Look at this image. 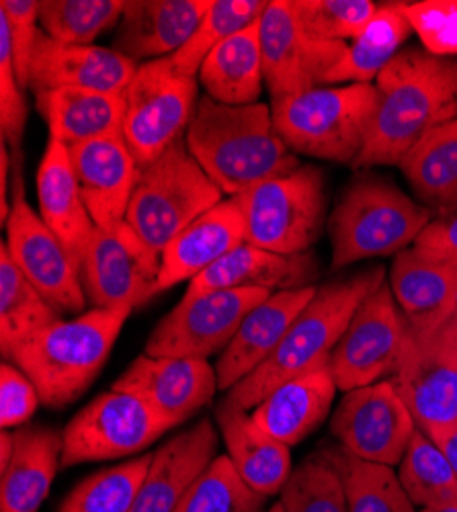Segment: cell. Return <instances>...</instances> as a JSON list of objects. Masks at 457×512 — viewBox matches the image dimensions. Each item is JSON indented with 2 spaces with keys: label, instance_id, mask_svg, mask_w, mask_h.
Here are the masks:
<instances>
[{
  "label": "cell",
  "instance_id": "42",
  "mask_svg": "<svg viewBox=\"0 0 457 512\" xmlns=\"http://www.w3.org/2000/svg\"><path fill=\"white\" fill-rule=\"evenodd\" d=\"M267 498L242 480L228 455H218L175 512H261Z\"/></svg>",
  "mask_w": 457,
  "mask_h": 512
},
{
  "label": "cell",
  "instance_id": "11",
  "mask_svg": "<svg viewBox=\"0 0 457 512\" xmlns=\"http://www.w3.org/2000/svg\"><path fill=\"white\" fill-rule=\"evenodd\" d=\"M173 426L126 392H105L62 431V467L128 457L154 445Z\"/></svg>",
  "mask_w": 457,
  "mask_h": 512
},
{
  "label": "cell",
  "instance_id": "7",
  "mask_svg": "<svg viewBox=\"0 0 457 512\" xmlns=\"http://www.w3.org/2000/svg\"><path fill=\"white\" fill-rule=\"evenodd\" d=\"M222 201V189L207 177L183 138L140 168L126 222L160 256L189 224Z\"/></svg>",
  "mask_w": 457,
  "mask_h": 512
},
{
  "label": "cell",
  "instance_id": "17",
  "mask_svg": "<svg viewBox=\"0 0 457 512\" xmlns=\"http://www.w3.org/2000/svg\"><path fill=\"white\" fill-rule=\"evenodd\" d=\"M259 23L265 84L273 101L322 87L349 48L310 37L294 15L292 0H271Z\"/></svg>",
  "mask_w": 457,
  "mask_h": 512
},
{
  "label": "cell",
  "instance_id": "41",
  "mask_svg": "<svg viewBox=\"0 0 457 512\" xmlns=\"http://www.w3.org/2000/svg\"><path fill=\"white\" fill-rule=\"evenodd\" d=\"M279 502L285 512H349L341 472L328 451H318L292 469Z\"/></svg>",
  "mask_w": 457,
  "mask_h": 512
},
{
  "label": "cell",
  "instance_id": "21",
  "mask_svg": "<svg viewBox=\"0 0 457 512\" xmlns=\"http://www.w3.org/2000/svg\"><path fill=\"white\" fill-rule=\"evenodd\" d=\"M218 431L210 418L197 420L152 453L132 512H175L191 486L218 457Z\"/></svg>",
  "mask_w": 457,
  "mask_h": 512
},
{
  "label": "cell",
  "instance_id": "39",
  "mask_svg": "<svg viewBox=\"0 0 457 512\" xmlns=\"http://www.w3.org/2000/svg\"><path fill=\"white\" fill-rule=\"evenodd\" d=\"M150 461L152 453H146L101 469L74 486L58 512H132Z\"/></svg>",
  "mask_w": 457,
  "mask_h": 512
},
{
  "label": "cell",
  "instance_id": "20",
  "mask_svg": "<svg viewBox=\"0 0 457 512\" xmlns=\"http://www.w3.org/2000/svg\"><path fill=\"white\" fill-rule=\"evenodd\" d=\"M82 199L97 228L126 222L140 166L123 136H107L70 146Z\"/></svg>",
  "mask_w": 457,
  "mask_h": 512
},
{
  "label": "cell",
  "instance_id": "14",
  "mask_svg": "<svg viewBox=\"0 0 457 512\" xmlns=\"http://www.w3.org/2000/svg\"><path fill=\"white\" fill-rule=\"evenodd\" d=\"M390 379L429 439L457 424V336L443 328L429 334L408 328L400 367Z\"/></svg>",
  "mask_w": 457,
  "mask_h": 512
},
{
  "label": "cell",
  "instance_id": "29",
  "mask_svg": "<svg viewBox=\"0 0 457 512\" xmlns=\"http://www.w3.org/2000/svg\"><path fill=\"white\" fill-rule=\"evenodd\" d=\"M337 383L328 367L283 381L253 408L259 426L287 447L310 437L330 412Z\"/></svg>",
  "mask_w": 457,
  "mask_h": 512
},
{
  "label": "cell",
  "instance_id": "51",
  "mask_svg": "<svg viewBox=\"0 0 457 512\" xmlns=\"http://www.w3.org/2000/svg\"><path fill=\"white\" fill-rule=\"evenodd\" d=\"M13 451H15L13 433L3 429V433H0V472H5V469H7V465L13 457Z\"/></svg>",
  "mask_w": 457,
  "mask_h": 512
},
{
  "label": "cell",
  "instance_id": "1",
  "mask_svg": "<svg viewBox=\"0 0 457 512\" xmlns=\"http://www.w3.org/2000/svg\"><path fill=\"white\" fill-rule=\"evenodd\" d=\"M373 84L378 105L355 170L398 166L431 130L457 119V58L402 48Z\"/></svg>",
  "mask_w": 457,
  "mask_h": 512
},
{
  "label": "cell",
  "instance_id": "30",
  "mask_svg": "<svg viewBox=\"0 0 457 512\" xmlns=\"http://www.w3.org/2000/svg\"><path fill=\"white\" fill-rule=\"evenodd\" d=\"M13 441V457L0 472V512H37L62 467V433L23 426Z\"/></svg>",
  "mask_w": 457,
  "mask_h": 512
},
{
  "label": "cell",
  "instance_id": "54",
  "mask_svg": "<svg viewBox=\"0 0 457 512\" xmlns=\"http://www.w3.org/2000/svg\"><path fill=\"white\" fill-rule=\"evenodd\" d=\"M261 512H285V508H283L281 502H275L273 506H269L267 510H261Z\"/></svg>",
  "mask_w": 457,
  "mask_h": 512
},
{
  "label": "cell",
  "instance_id": "52",
  "mask_svg": "<svg viewBox=\"0 0 457 512\" xmlns=\"http://www.w3.org/2000/svg\"><path fill=\"white\" fill-rule=\"evenodd\" d=\"M439 328H443V330H447L449 334L457 336V293H455V304H453V310H451L449 318H447Z\"/></svg>",
  "mask_w": 457,
  "mask_h": 512
},
{
  "label": "cell",
  "instance_id": "26",
  "mask_svg": "<svg viewBox=\"0 0 457 512\" xmlns=\"http://www.w3.org/2000/svg\"><path fill=\"white\" fill-rule=\"evenodd\" d=\"M37 203L39 218L60 238L80 269L97 226L82 199L68 146L52 138L37 168Z\"/></svg>",
  "mask_w": 457,
  "mask_h": 512
},
{
  "label": "cell",
  "instance_id": "31",
  "mask_svg": "<svg viewBox=\"0 0 457 512\" xmlns=\"http://www.w3.org/2000/svg\"><path fill=\"white\" fill-rule=\"evenodd\" d=\"M35 103L48 123L50 138L68 148L123 132L126 95L58 89L37 93Z\"/></svg>",
  "mask_w": 457,
  "mask_h": 512
},
{
  "label": "cell",
  "instance_id": "8",
  "mask_svg": "<svg viewBox=\"0 0 457 512\" xmlns=\"http://www.w3.org/2000/svg\"><path fill=\"white\" fill-rule=\"evenodd\" d=\"M246 230V242L285 256L306 254L320 238L326 216L324 177L300 164L234 197Z\"/></svg>",
  "mask_w": 457,
  "mask_h": 512
},
{
  "label": "cell",
  "instance_id": "2",
  "mask_svg": "<svg viewBox=\"0 0 457 512\" xmlns=\"http://www.w3.org/2000/svg\"><path fill=\"white\" fill-rule=\"evenodd\" d=\"M185 142L207 177L228 197L300 166L275 130L271 107L263 103L224 105L203 95Z\"/></svg>",
  "mask_w": 457,
  "mask_h": 512
},
{
  "label": "cell",
  "instance_id": "53",
  "mask_svg": "<svg viewBox=\"0 0 457 512\" xmlns=\"http://www.w3.org/2000/svg\"><path fill=\"white\" fill-rule=\"evenodd\" d=\"M421 512H457V506H447V508H421Z\"/></svg>",
  "mask_w": 457,
  "mask_h": 512
},
{
  "label": "cell",
  "instance_id": "19",
  "mask_svg": "<svg viewBox=\"0 0 457 512\" xmlns=\"http://www.w3.org/2000/svg\"><path fill=\"white\" fill-rule=\"evenodd\" d=\"M140 64L99 46H66L41 31L29 68L27 91L33 95L80 89L126 95Z\"/></svg>",
  "mask_w": 457,
  "mask_h": 512
},
{
  "label": "cell",
  "instance_id": "46",
  "mask_svg": "<svg viewBox=\"0 0 457 512\" xmlns=\"http://www.w3.org/2000/svg\"><path fill=\"white\" fill-rule=\"evenodd\" d=\"M0 19L7 21L11 46H13V58H15V70H17L21 87L27 91L31 60H33L37 39L41 35L39 3H35V0H3V3H0Z\"/></svg>",
  "mask_w": 457,
  "mask_h": 512
},
{
  "label": "cell",
  "instance_id": "36",
  "mask_svg": "<svg viewBox=\"0 0 457 512\" xmlns=\"http://www.w3.org/2000/svg\"><path fill=\"white\" fill-rule=\"evenodd\" d=\"M398 478L414 506H457V474L441 447L417 431L400 461Z\"/></svg>",
  "mask_w": 457,
  "mask_h": 512
},
{
  "label": "cell",
  "instance_id": "15",
  "mask_svg": "<svg viewBox=\"0 0 457 512\" xmlns=\"http://www.w3.org/2000/svg\"><path fill=\"white\" fill-rule=\"evenodd\" d=\"M15 187L13 209L5 226V244L11 259L60 316L85 314L89 300L80 269L60 238L29 207L19 173Z\"/></svg>",
  "mask_w": 457,
  "mask_h": 512
},
{
  "label": "cell",
  "instance_id": "16",
  "mask_svg": "<svg viewBox=\"0 0 457 512\" xmlns=\"http://www.w3.org/2000/svg\"><path fill=\"white\" fill-rule=\"evenodd\" d=\"M417 431L392 379L347 392L330 418V433L343 451L390 467L400 465Z\"/></svg>",
  "mask_w": 457,
  "mask_h": 512
},
{
  "label": "cell",
  "instance_id": "35",
  "mask_svg": "<svg viewBox=\"0 0 457 512\" xmlns=\"http://www.w3.org/2000/svg\"><path fill=\"white\" fill-rule=\"evenodd\" d=\"M60 318L62 316L46 302V297L21 273L3 242L0 246V349H3V357L11 359L29 338Z\"/></svg>",
  "mask_w": 457,
  "mask_h": 512
},
{
  "label": "cell",
  "instance_id": "45",
  "mask_svg": "<svg viewBox=\"0 0 457 512\" xmlns=\"http://www.w3.org/2000/svg\"><path fill=\"white\" fill-rule=\"evenodd\" d=\"M23 91L15 70L9 27L5 19H0V130H3V142L13 148V156L19 154L27 123Z\"/></svg>",
  "mask_w": 457,
  "mask_h": 512
},
{
  "label": "cell",
  "instance_id": "18",
  "mask_svg": "<svg viewBox=\"0 0 457 512\" xmlns=\"http://www.w3.org/2000/svg\"><path fill=\"white\" fill-rule=\"evenodd\" d=\"M113 390L140 398L175 429L212 402L218 390V373L216 365L203 359L142 353L115 379Z\"/></svg>",
  "mask_w": 457,
  "mask_h": 512
},
{
  "label": "cell",
  "instance_id": "38",
  "mask_svg": "<svg viewBox=\"0 0 457 512\" xmlns=\"http://www.w3.org/2000/svg\"><path fill=\"white\" fill-rule=\"evenodd\" d=\"M126 0H41L39 27L66 46H95L109 27L119 25Z\"/></svg>",
  "mask_w": 457,
  "mask_h": 512
},
{
  "label": "cell",
  "instance_id": "25",
  "mask_svg": "<svg viewBox=\"0 0 457 512\" xmlns=\"http://www.w3.org/2000/svg\"><path fill=\"white\" fill-rule=\"evenodd\" d=\"M318 275L312 254L285 256L253 244H240L214 267L189 281L183 297H195L224 289H285L310 287Z\"/></svg>",
  "mask_w": 457,
  "mask_h": 512
},
{
  "label": "cell",
  "instance_id": "13",
  "mask_svg": "<svg viewBox=\"0 0 457 512\" xmlns=\"http://www.w3.org/2000/svg\"><path fill=\"white\" fill-rule=\"evenodd\" d=\"M160 256L121 222L95 228L82 256L80 277L93 308L132 310L156 297Z\"/></svg>",
  "mask_w": 457,
  "mask_h": 512
},
{
  "label": "cell",
  "instance_id": "23",
  "mask_svg": "<svg viewBox=\"0 0 457 512\" xmlns=\"http://www.w3.org/2000/svg\"><path fill=\"white\" fill-rule=\"evenodd\" d=\"M314 293V285L275 291L263 304L246 314L232 343L216 363L218 390L230 392L275 353L285 332L308 306Z\"/></svg>",
  "mask_w": 457,
  "mask_h": 512
},
{
  "label": "cell",
  "instance_id": "48",
  "mask_svg": "<svg viewBox=\"0 0 457 512\" xmlns=\"http://www.w3.org/2000/svg\"><path fill=\"white\" fill-rule=\"evenodd\" d=\"M412 248L431 256V259L457 265V207L433 218Z\"/></svg>",
  "mask_w": 457,
  "mask_h": 512
},
{
  "label": "cell",
  "instance_id": "10",
  "mask_svg": "<svg viewBox=\"0 0 457 512\" xmlns=\"http://www.w3.org/2000/svg\"><path fill=\"white\" fill-rule=\"evenodd\" d=\"M267 289H224L183 300L166 314L146 340L150 357L203 359L224 353L246 314L263 304Z\"/></svg>",
  "mask_w": 457,
  "mask_h": 512
},
{
  "label": "cell",
  "instance_id": "33",
  "mask_svg": "<svg viewBox=\"0 0 457 512\" xmlns=\"http://www.w3.org/2000/svg\"><path fill=\"white\" fill-rule=\"evenodd\" d=\"M414 195L433 213L457 207V119L431 130L398 164Z\"/></svg>",
  "mask_w": 457,
  "mask_h": 512
},
{
  "label": "cell",
  "instance_id": "50",
  "mask_svg": "<svg viewBox=\"0 0 457 512\" xmlns=\"http://www.w3.org/2000/svg\"><path fill=\"white\" fill-rule=\"evenodd\" d=\"M435 443H437V445L441 447V451L447 455L449 463L453 465L455 474H457V424L451 426V429L445 431L443 435H439V437L435 439Z\"/></svg>",
  "mask_w": 457,
  "mask_h": 512
},
{
  "label": "cell",
  "instance_id": "12",
  "mask_svg": "<svg viewBox=\"0 0 457 512\" xmlns=\"http://www.w3.org/2000/svg\"><path fill=\"white\" fill-rule=\"evenodd\" d=\"M408 338V322L398 308L390 283H382L357 308L328 369L341 392L373 386L394 377Z\"/></svg>",
  "mask_w": 457,
  "mask_h": 512
},
{
  "label": "cell",
  "instance_id": "22",
  "mask_svg": "<svg viewBox=\"0 0 457 512\" xmlns=\"http://www.w3.org/2000/svg\"><path fill=\"white\" fill-rule=\"evenodd\" d=\"M212 0H130L113 37V50L140 62L177 54L199 27Z\"/></svg>",
  "mask_w": 457,
  "mask_h": 512
},
{
  "label": "cell",
  "instance_id": "24",
  "mask_svg": "<svg viewBox=\"0 0 457 512\" xmlns=\"http://www.w3.org/2000/svg\"><path fill=\"white\" fill-rule=\"evenodd\" d=\"M244 242L242 211L236 199L228 197L205 211L162 250L156 295L183 281H193Z\"/></svg>",
  "mask_w": 457,
  "mask_h": 512
},
{
  "label": "cell",
  "instance_id": "4",
  "mask_svg": "<svg viewBox=\"0 0 457 512\" xmlns=\"http://www.w3.org/2000/svg\"><path fill=\"white\" fill-rule=\"evenodd\" d=\"M130 314L132 310L91 308L70 320L60 318L21 345L11 363L35 383L41 404L68 406L101 373Z\"/></svg>",
  "mask_w": 457,
  "mask_h": 512
},
{
  "label": "cell",
  "instance_id": "44",
  "mask_svg": "<svg viewBox=\"0 0 457 512\" xmlns=\"http://www.w3.org/2000/svg\"><path fill=\"white\" fill-rule=\"evenodd\" d=\"M423 50L439 58L457 56V0H419L398 3Z\"/></svg>",
  "mask_w": 457,
  "mask_h": 512
},
{
  "label": "cell",
  "instance_id": "49",
  "mask_svg": "<svg viewBox=\"0 0 457 512\" xmlns=\"http://www.w3.org/2000/svg\"><path fill=\"white\" fill-rule=\"evenodd\" d=\"M13 156L7 150V142H3L0 146V222L3 226H7L9 216H11V209L13 205L9 203V166H11Z\"/></svg>",
  "mask_w": 457,
  "mask_h": 512
},
{
  "label": "cell",
  "instance_id": "28",
  "mask_svg": "<svg viewBox=\"0 0 457 512\" xmlns=\"http://www.w3.org/2000/svg\"><path fill=\"white\" fill-rule=\"evenodd\" d=\"M216 422L226 455L242 480L265 496L279 494L292 474L289 447L271 437L253 414L228 398L216 406Z\"/></svg>",
  "mask_w": 457,
  "mask_h": 512
},
{
  "label": "cell",
  "instance_id": "37",
  "mask_svg": "<svg viewBox=\"0 0 457 512\" xmlns=\"http://www.w3.org/2000/svg\"><path fill=\"white\" fill-rule=\"evenodd\" d=\"M328 455L341 472L349 512H417L394 467L363 461L343 449Z\"/></svg>",
  "mask_w": 457,
  "mask_h": 512
},
{
  "label": "cell",
  "instance_id": "27",
  "mask_svg": "<svg viewBox=\"0 0 457 512\" xmlns=\"http://www.w3.org/2000/svg\"><path fill=\"white\" fill-rule=\"evenodd\" d=\"M388 283L408 328L417 334H429L453 310L457 265L431 259L410 246L394 256Z\"/></svg>",
  "mask_w": 457,
  "mask_h": 512
},
{
  "label": "cell",
  "instance_id": "34",
  "mask_svg": "<svg viewBox=\"0 0 457 512\" xmlns=\"http://www.w3.org/2000/svg\"><path fill=\"white\" fill-rule=\"evenodd\" d=\"M412 33L414 31L402 15L398 3L382 5L365 31L353 39L343 60L328 72L324 84H371L396 58Z\"/></svg>",
  "mask_w": 457,
  "mask_h": 512
},
{
  "label": "cell",
  "instance_id": "3",
  "mask_svg": "<svg viewBox=\"0 0 457 512\" xmlns=\"http://www.w3.org/2000/svg\"><path fill=\"white\" fill-rule=\"evenodd\" d=\"M382 283H386L384 267H371L316 287L314 297L289 326L275 353L232 388L226 398L244 410H253L283 381L328 367L330 355L357 308Z\"/></svg>",
  "mask_w": 457,
  "mask_h": 512
},
{
  "label": "cell",
  "instance_id": "43",
  "mask_svg": "<svg viewBox=\"0 0 457 512\" xmlns=\"http://www.w3.org/2000/svg\"><path fill=\"white\" fill-rule=\"evenodd\" d=\"M292 9L310 37L347 44L365 31L380 5L371 0H292Z\"/></svg>",
  "mask_w": 457,
  "mask_h": 512
},
{
  "label": "cell",
  "instance_id": "32",
  "mask_svg": "<svg viewBox=\"0 0 457 512\" xmlns=\"http://www.w3.org/2000/svg\"><path fill=\"white\" fill-rule=\"evenodd\" d=\"M259 21L222 41L201 64L199 82L210 99L224 105L259 103L265 82Z\"/></svg>",
  "mask_w": 457,
  "mask_h": 512
},
{
  "label": "cell",
  "instance_id": "9",
  "mask_svg": "<svg viewBox=\"0 0 457 512\" xmlns=\"http://www.w3.org/2000/svg\"><path fill=\"white\" fill-rule=\"evenodd\" d=\"M197 93V78L177 70L171 56L140 64L126 91L121 132L140 168L185 138Z\"/></svg>",
  "mask_w": 457,
  "mask_h": 512
},
{
  "label": "cell",
  "instance_id": "47",
  "mask_svg": "<svg viewBox=\"0 0 457 512\" xmlns=\"http://www.w3.org/2000/svg\"><path fill=\"white\" fill-rule=\"evenodd\" d=\"M41 396L29 375L19 369L15 363L0 365V422L3 429H15L27 422L37 406Z\"/></svg>",
  "mask_w": 457,
  "mask_h": 512
},
{
  "label": "cell",
  "instance_id": "40",
  "mask_svg": "<svg viewBox=\"0 0 457 512\" xmlns=\"http://www.w3.org/2000/svg\"><path fill=\"white\" fill-rule=\"evenodd\" d=\"M267 5V0H212L210 11L205 13L187 44L171 56L177 70L197 78L205 58L222 41L246 29L248 25L257 23L265 13Z\"/></svg>",
  "mask_w": 457,
  "mask_h": 512
},
{
  "label": "cell",
  "instance_id": "6",
  "mask_svg": "<svg viewBox=\"0 0 457 512\" xmlns=\"http://www.w3.org/2000/svg\"><path fill=\"white\" fill-rule=\"evenodd\" d=\"M378 105L376 84L322 87L273 101V123L294 154L351 164L361 154Z\"/></svg>",
  "mask_w": 457,
  "mask_h": 512
},
{
  "label": "cell",
  "instance_id": "5",
  "mask_svg": "<svg viewBox=\"0 0 457 512\" xmlns=\"http://www.w3.org/2000/svg\"><path fill=\"white\" fill-rule=\"evenodd\" d=\"M433 222V211L394 183L359 177L341 195L328 218L330 267L339 271L373 256H396L410 248Z\"/></svg>",
  "mask_w": 457,
  "mask_h": 512
}]
</instances>
